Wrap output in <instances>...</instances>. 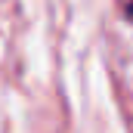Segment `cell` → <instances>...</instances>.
Returning <instances> with one entry per match:
<instances>
[{
    "label": "cell",
    "instance_id": "cell-1",
    "mask_svg": "<svg viewBox=\"0 0 133 133\" xmlns=\"http://www.w3.org/2000/svg\"><path fill=\"white\" fill-rule=\"evenodd\" d=\"M127 12H130V19H133V3H130V6H127Z\"/></svg>",
    "mask_w": 133,
    "mask_h": 133
}]
</instances>
